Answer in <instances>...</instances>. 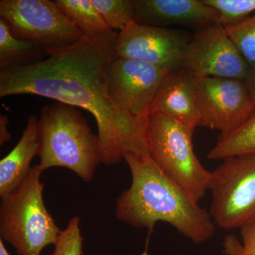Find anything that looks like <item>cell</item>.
I'll use <instances>...</instances> for the list:
<instances>
[{"instance_id":"cell-15","label":"cell","mask_w":255,"mask_h":255,"mask_svg":"<svg viewBox=\"0 0 255 255\" xmlns=\"http://www.w3.org/2000/svg\"><path fill=\"white\" fill-rule=\"evenodd\" d=\"M46 50L33 42L16 38L0 18V71L15 70L45 59Z\"/></svg>"},{"instance_id":"cell-5","label":"cell","mask_w":255,"mask_h":255,"mask_svg":"<svg viewBox=\"0 0 255 255\" xmlns=\"http://www.w3.org/2000/svg\"><path fill=\"white\" fill-rule=\"evenodd\" d=\"M196 127L157 112L147 119V147L150 158L196 202L209 191L211 172L198 159L193 135Z\"/></svg>"},{"instance_id":"cell-17","label":"cell","mask_w":255,"mask_h":255,"mask_svg":"<svg viewBox=\"0 0 255 255\" xmlns=\"http://www.w3.org/2000/svg\"><path fill=\"white\" fill-rule=\"evenodd\" d=\"M55 1L65 16L84 35L95 36L112 31L94 6L92 0H55Z\"/></svg>"},{"instance_id":"cell-18","label":"cell","mask_w":255,"mask_h":255,"mask_svg":"<svg viewBox=\"0 0 255 255\" xmlns=\"http://www.w3.org/2000/svg\"><path fill=\"white\" fill-rule=\"evenodd\" d=\"M216 10L220 24L223 27L234 26L255 13V0H202Z\"/></svg>"},{"instance_id":"cell-3","label":"cell","mask_w":255,"mask_h":255,"mask_svg":"<svg viewBox=\"0 0 255 255\" xmlns=\"http://www.w3.org/2000/svg\"><path fill=\"white\" fill-rule=\"evenodd\" d=\"M39 168L73 171L89 182L100 163L98 136L75 107L56 102L42 108L38 121Z\"/></svg>"},{"instance_id":"cell-11","label":"cell","mask_w":255,"mask_h":255,"mask_svg":"<svg viewBox=\"0 0 255 255\" xmlns=\"http://www.w3.org/2000/svg\"><path fill=\"white\" fill-rule=\"evenodd\" d=\"M168 73L150 64L117 58L107 71L109 97L122 112L146 118L161 82Z\"/></svg>"},{"instance_id":"cell-24","label":"cell","mask_w":255,"mask_h":255,"mask_svg":"<svg viewBox=\"0 0 255 255\" xmlns=\"http://www.w3.org/2000/svg\"><path fill=\"white\" fill-rule=\"evenodd\" d=\"M244 81L255 104V68H251L249 74Z\"/></svg>"},{"instance_id":"cell-20","label":"cell","mask_w":255,"mask_h":255,"mask_svg":"<svg viewBox=\"0 0 255 255\" xmlns=\"http://www.w3.org/2000/svg\"><path fill=\"white\" fill-rule=\"evenodd\" d=\"M225 29L247 63L251 68H255V13Z\"/></svg>"},{"instance_id":"cell-22","label":"cell","mask_w":255,"mask_h":255,"mask_svg":"<svg viewBox=\"0 0 255 255\" xmlns=\"http://www.w3.org/2000/svg\"><path fill=\"white\" fill-rule=\"evenodd\" d=\"M241 241L233 234L223 238V252L226 255H255V223L241 229Z\"/></svg>"},{"instance_id":"cell-21","label":"cell","mask_w":255,"mask_h":255,"mask_svg":"<svg viewBox=\"0 0 255 255\" xmlns=\"http://www.w3.org/2000/svg\"><path fill=\"white\" fill-rule=\"evenodd\" d=\"M80 221L78 216L69 221L67 227L60 233L54 251L50 255H83V237Z\"/></svg>"},{"instance_id":"cell-16","label":"cell","mask_w":255,"mask_h":255,"mask_svg":"<svg viewBox=\"0 0 255 255\" xmlns=\"http://www.w3.org/2000/svg\"><path fill=\"white\" fill-rule=\"evenodd\" d=\"M250 153H255V111L237 130L225 136L219 135L207 158L223 159Z\"/></svg>"},{"instance_id":"cell-8","label":"cell","mask_w":255,"mask_h":255,"mask_svg":"<svg viewBox=\"0 0 255 255\" xmlns=\"http://www.w3.org/2000/svg\"><path fill=\"white\" fill-rule=\"evenodd\" d=\"M196 104L200 126L225 136L246 123L255 104L244 80L214 78L198 80Z\"/></svg>"},{"instance_id":"cell-12","label":"cell","mask_w":255,"mask_h":255,"mask_svg":"<svg viewBox=\"0 0 255 255\" xmlns=\"http://www.w3.org/2000/svg\"><path fill=\"white\" fill-rule=\"evenodd\" d=\"M133 21L157 27L194 29L219 23V14L202 0H133Z\"/></svg>"},{"instance_id":"cell-7","label":"cell","mask_w":255,"mask_h":255,"mask_svg":"<svg viewBox=\"0 0 255 255\" xmlns=\"http://www.w3.org/2000/svg\"><path fill=\"white\" fill-rule=\"evenodd\" d=\"M0 18L14 36L45 50L76 43L83 33L50 0H1Z\"/></svg>"},{"instance_id":"cell-6","label":"cell","mask_w":255,"mask_h":255,"mask_svg":"<svg viewBox=\"0 0 255 255\" xmlns=\"http://www.w3.org/2000/svg\"><path fill=\"white\" fill-rule=\"evenodd\" d=\"M223 160L211 172L209 214L218 227L241 229L255 223V153Z\"/></svg>"},{"instance_id":"cell-23","label":"cell","mask_w":255,"mask_h":255,"mask_svg":"<svg viewBox=\"0 0 255 255\" xmlns=\"http://www.w3.org/2000/svg\"><path fill=\"white\" fill-rule=\"evenodd\" d=\"M9 120L6 116L0 115V145H3L11 139V133L9 131Z\"/></svg>"},{"instance_id":"cell-10","label":"cell","mask_w":255,"mask_h":255,"mask_svg":"<svg viewBox=\"0 0 255 255\" xmlns=\"http://www.w3.org/2000/svg\"><path fill=\"white\" fill-rule=\"evenodd\" d=\"M190 38L180 30L132 21L119 32L116 51L117 58L150 64L169 73L182 68L183 55Z\"/></svg>"},{"instance_id":"cell-2","label":"cell","mask_w":255,"mask_h":255,"mask_svg":"<svg viewBox=\"0 0 255 255\" xmlns=\"http://www.w3.org/2000/svg\"><path fill=\"white\" fill-rule=\"evenodd\" d=\"M124 159L132 180L130 187L116 201L115 215L119 221L150 231L156 223H167L194 244L214 236L216 225L209 211L166 176L147 150L127 152Z\"/></svg>"},{"instance_id":"cell-25","label":"cell","mask_w":255,"mask_h":255,"mask_svg":"<svg viewBox=\"0 0 255 255\" xmlns=\"http://www.w3.org/2000/svg\"><path fill=\"white\" fill-rule=\"evenodd\" d=\"M0 255H10L9 253L6 251L1 239H0Z\"/></svg>"},{"instance_id":"cell-4","label":"cell","mask_w":255,"mask_h":255,"mask_svg":"<svg viewBox=\"0 0 255 255\" xmlns=\"http://www.w3.org/2000/svg\"><path fill=\"white\" fill-rule=\"evenodd\" d=\"M42 172L35 164L15 190L1 198L0 239L18 255H41L47 246H55L62 232L45 206Z\"/></svg>"},{"instance_id":"cell-19","label":"cell","mask_w":255,"mask_h":255,"mask_svg":"<svg viewBox=\"0 0 255 255\" xmlns=\"http://www.w3.org/2000/svg\"><path fill=\"white\" fill-rule=\"evenodd\" d=\"M107 26L116 31L133 21V0H92Z\"/></svg>"},{"instance_id":"cell-1","label":"cell","mask_w":255,"mask_h":255,"mask_svg":"<svg viewBox=\"0 0 255 255\" xmlns=\"http://www.w3.org/2000/svg\"><path fill=\"white\" fill-rule=\"evenodd\" d=\"M119 32L84 35L61 48L46 50L47 58L28 66L0 71V97L33 95L90 112L98 129L100 163L118 164L127 152L147 150V119L125 113L107 92V71L117 58Z\"/></svg>"},{"instance_id":"cell-9","label":"cell","mask_w":255,"mask_h":255,"mask_svg":"<svg viewBox=\"0 0 255 255\" xmlns=\"http://www.w3.org/2000/svg\"><path fill=\"white\" fill-rule=\"evenodd\" d=\"M182 68L197 79L225 78L245 80L249 66L220 23L196 29L184 55Z\"/></svg>"},{"instance_id":"cell-13","label":"cell","mask_w":255,"mask_h":255,"mask_svg":"<svg viewBox=\"0 0 255 255\" xmlns=\"http://www.w3.org/2000/svg\"><path fill=\"white\" fill-rule=\"evenodd\" d=\"M198 80L184 68L167 73L161 82L149 113L163 114L195 127H200L196 104Z\"/></svg>"},{"instance_id":"cell-14","label":"cell","mask_w":255,"mask_h":255,"mask_svg":"<svg viewBox=\"0 0 255 255\" xmlns=\"http://www.w3.org/2000/svg\"><path fill=\"white\" fill-rule=\"evenodd\" d=\"M38 121L28 117L22 135L11 152L0 161V198L12 192L31 170L32 159L38 155Z\"/></svg>"}]
</instances>
